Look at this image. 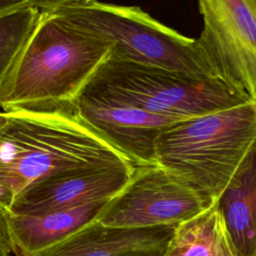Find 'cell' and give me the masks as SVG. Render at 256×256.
Masks as SVG:
<instances>
[{
	"label": "cell",
	"mask_w": 256,
	"mask_h": 256,
	"mask_svg": "<svg viewBox=\"0 0 256 256\" xmlns=\"http://www.w3.org/2000/svg\"><path fill=\"white\" fill-rule=\"evenodd\" d=\"M39 7L38 22L0 85L4 112L73 105L113 49L112 42Z\"/></svg>",
	"instance_id": "6da1fadb"
},
{
	"label": "cell",
	"mask_w": 256,
	"mask_h": 256,
	"mask_svg": "<svg viewBox=\"0 0 256 256\" xmlns=\"http://www.w3.org/2000/svg\"><path fill=\"white\" fill-rule=\"evenodd\" d=\"M5 113L7 120L0 128V182L16 199L44 179L66 171L135 167L81 119L74 104Z\"/></svg>",
	"instance_id": "7a4b0ae2"
},
{
	"label": "cell",
	"mask_w": 256,
	"mask_h": 256,
	"mask_svg": "<svg viewBox=\"0 0 256 256\" xmlns=\"http://www.w3.org/2000/svg\"><path fill=\"white\" fill-rule=\"evenodd\" d=\"M256 140V101L179 121L156 141L157 165L217 201Z\"/></svg>",
	"instance_id": "3957f363"
},
{
	"label": "cell",
	"mask_w": 256,
	"mask_h": 256,
	"mask_svg": "<svg viewBox=\"0 0 256 256\" xmlns=\"http://www.w3.org/2000/svg\"><path fill=\"white\" fill-rule=\"evenodd\" d=\"M71 24L113 43L110 56L168 71L214 78L196 39L163 25L141 8L95 0L39 1Z\"/></svg>",
	"instance_id": "277c9868"
},
{
	"label": "cell",
	"mask_w": 256,
	"mask_h": 256,
	"mask_svg": "<svg viewBox=\"0 0 256 256\" xmlns=\"http://www.w3.org/2000/svg\"><path fill=\"white\" fill-rule=\"evenodd\" d=\"M84 89L149 113L182 120L252 101L216 78L180 74L112 56Z\"/></svg>",
	"instance_id": "5b68a950"
},
{
	"label": "cell",
	"mask_w": 256,
	"mask_h": 256,
	"mask_svg": "<svg viewBox=\"0 0 256 256\" xmlns=\"http://www.w3.org/2000/svg\"><path fill=\"white\" fill-rule=\"evenodd\" d=\"M214 202L159 165L135 166L127 184L95 220L111 227L177 226Z\"/></svg>",
	"instance_id": "8992f818"
},
{
	"label": "cell",
	"mask_w": 256,
	"mask_h": 256,
	"mask_svg": "<svg viewBox=\"0 0 256 256\" xmlns=\"http://www.w3.org/2000/svg\"><path fill=\"white\" fill-rule=\"evenodd\" d=\"M196 39L213 77L256 101V0H201Z\"/></svg>",
	"instance_id": "52a82bcc"
},
{
	"label": "cell",
	"mask_w": 256,
	"mask_h": 256,
	"mask_svg": "<svg viewBox=\"0 0 256 256\" xmlns=\"http://www.w3.org/2000/svg\"><path fill=\"white\" fill-rule=\"evenodd\" d=\"M81 119L135 166L157 165L161 131L182 119L141 110L106 95L83 89L74 102Z\"/></svg>",
	"instance_id": "ba28073f"
},
{
	"label": "cell",
	"mask_w": 256,
	"mask_h": 256,
	"mask_svg": "<svg viewBox=\"0 0 256 256\" xmlns=\"http://www.w3.org/2000/svg\"><path fill=\"white\" fill-rule=\"evenodd\" d=\"M134 168H82L50 176L20 195L10 213L41 215L108 201L127 184Z\"/></svg>",
	"instance_id": "9c48e42d"
},
{
	"label": "cell",
	"mask_w": 256,
	"mask_h": 256,
	"mask_svg": "<svg viewBox=\"0 0 256 256\" xmlns=\"http://www.w3.org/2000/svg\"><path fill=\"white\" fill-rule=\"evenodd\" d=\"M175 227H111L94 220L35 256H164Z\"/></svg>",
	"instance_id": "30bf717a"
},
{
	"label": "cell",
	"mask_w": 256,
	"mask_h": 256,
	"mask_svg": "<svg viewBox=\"0 0 256 256\" xmlns=\"http://www.w3.org/2000/svg\"><path fill=\"white\" fill-rule=\"evenodd\" d=\"M106 203L107 201L92 202L41 215L7 213L14 254L35 256L94 221Z\"/></svg>",
	"instance_id": "8fae6325"
},
{
	"label": "cell",
	"mask_w": 256,
	"mask_h": 256,
	"mask_svg": "<svg viewBox=\"0 0 256 256\" xmlns=\"http://www.w3.org/2000/svg\"><path fill=\"white\" fill-rule=\"evenodd\" d=\"M236 256H256V140L217 199Z\"/></svg>",
	"instance_id": "7c38bea8"
},
{
	"label": "cell",
	"mask_w": 256,
	"mask_h": 256,
	"mask_svg": "<svg viewBox=\"0 0 256 256\" xmlns=\"http://www.w3.org/2000/svg\"><path fill=\"white\" fill-rule=\"evenodd\" d=\"M164 256H236L217 202L175 227Z\"/></svg>",
	"instance_id": "4fadbf2b"
},
{
	"label": "cell",
	"mask_w": 256,
	"mask_h": 256,
	"mask_svg": "<svg viewBox=\"0 0 256 256\" xmlns=\"http://www.w3.org/2000/svg\"><path fill=\"white\" fill-rule=\"evenodd\" d=\"M41 14L38 1L26 0L0 13V85L32 34Z\"/></svg>",
	"instance_id": "5bb4252c"
},
{
	"label": "cell",
	"mask_w": 256,
	"mask_h": 256,
	"mask_svg": "<svg viewBox=\"0 0 256 256\" xmlns=\"http://www.w3.org/2000/svg\"><path fill=\"white\" fill-rule=\"evenodd\" d=\"M14 246L9 232L6 214L0 211V256H11Z\"/></svg>",
	"instance_id": "9a60e30c"
},
{
	"label": "cell",
	"mask_w": 256,
	"mask_h": 256,
	"mask_svg": "<svg viewBox=\"0 0 256 256\" xmlns=\"http://www.w3.org/2000/svg\"><path fill=\"white\" fill-rule=\"evenodd\" d=\"M15 199L14 192L0 182V211L5 214L10 213Z\"/></svg>",
	"instance_id": "2e32d148"
},
{
	"label": "cell",
	"mask_w": 256,
	"mask_h": 256,
	"mask_svg": "<svg viewBox=\"0 0 256 256\" xmlns=\"http://www.w3.org/2000/svg\"><path fill=\"white\" fill-rule=\"evenodd\" d=\"M26 0H0V13L23 5Z\"/></svg>",
	"instance_id": "e0dca14e"
},
{
	"label": "cell",
	"mask_w": 256,
	"mask_h": 256,
	"mask_svg": "<svg viewBox=\"0 0 256 256\" xmlns=\"http://www.w3.org/2000/svg\"><path fill=\"white\" fill-rule=\"evenodd\" d=\"M6 120H7L6 113L5 112H0V128L5 124Z\"/></svg>",
	"instance_id": "ac0fdd59"
}]
</instances>
